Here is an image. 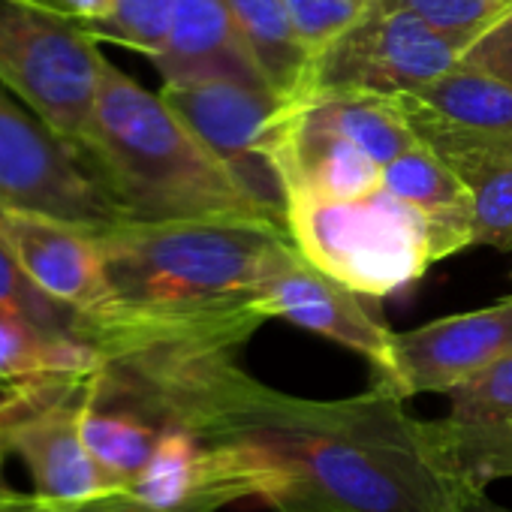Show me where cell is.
Wrapping results in <instances>:
<instances>
[{
	"instance_id": "1",
	"label": "cell",
	"mask_w": 512,
	"mask_h": 512,
	"mask_svg": "<svg viewBox=\"0 0 512 512\" xmlns=\"http://www.w3.org/2000/svg\"><path fill=\"white\" fill-rule=\"evenodd\" d=\"M232 353L133 344L103 356L91 395L244 452L275 512H449L473 491L437 455L428 422L386 386L341 401L296 398L253 380Z\"/></svg>"
},
{
	"instance_id": "2",
	"label": "cell",
	"mask_w": 512,
	"mask_h": 512,
	"mask_svg": "<svg viewBox=\"0 0 512 512\" xmlns=\"http://www.w3.org/2000/svg\"><path fill=\"white\" fill-rule=\"evenodd\" d=\"M115 308L145 326L238 350L266 314L260 287L293 244L272 220L193 217L100 229Z\"/></svg>"
},
{
	"instance_id": "3",
	"label": "cell",
	"mask_w": 512,
	"mask_h": 512,
	"mask_svg": "<svg viewBox=\"0 0 512 512\" xmlns=\"http://www.w3.org/2000/svg\"><path fill=\"white\" fill-rule=\"evenodd\" d=\"M85 151L127 223L193 217L272 220L250 202L163 94L148 91L109 58L100 70Z\"/></svg>"
},
{
	"instance_id": "4",
	"label": "cell",
	"mask_w": 512,
	"mask_h": 512,
	"mask_svg": "<svg viewBox=\"0 0 512 512\" xmlns=\"http://www.w3.org/2000/svg\"><path fill=\"white\" fill-rule=\"evenodd\" d=\"M287 229L305 260L359 296H392L434 263L425 214L383 187L347 202L293 193Z\"/></svg>"
},
{
	"instance_id": "5",
	"label": "cell",
	"mask_w": 512,
	"mask_h": 512,
	"mask_svg": "<svg viewBox=\"0 0 512 512\" xmlns=\"http://www.w3.org/2000/svg\"><path fill=\"white\" fill-rule=\"evenodd\" d=\"M106 55L88 25L46 0H0V85L85 148Z\"/></svg>"
},
{
	"instance_id": "6",
	"label": "cell",
	"mask_w": 512,
	"mask_h": 512,
	"mask_svg": "<svg viewBox=\"0 0 512 512\" xmlns=\"http://www.w3.org/2000/svg\"><path fill=\"white\" fill-rule=\"evenodd\" d=\"M160 94L211 148L250 202L275 223L287 226L281 145L296 100H284L272 88L238 79L163 82Z\"/></svg>"
},
{
	"instance_id": "7",
	"label": "cell",
	"mask_w": 512,
	"mask_h": 512,
	"mask_svg": "<svg viewBox=\"0 0 512 512\" xmlns=\"http://www.w3.org/2000/svg\"><path fill=\"white\" fill-rule=\"evenodd\" d=\"M94 374L37 377L0 389V443L31 473L34 494L79 503L121 491L91 455L82 416Z\"/></svg>"
},
{
	"instance_id": "8",
	"label": "cell",
	"mask_w": 512,
	"mask_h": 512,
	"mask_svg": "<svg viewBox=\"0 0 512 512\" xmlns=\"http://www.w3.org/2000/svg\"><path fill=\"white\" fill-rule=\"evenodd\" d=\"M0 208L43 211L88 229L127 223L85 148L58 136L0 85Z\"/></svg>"
},
{
	"instance_id": "9",
	"label": "cell",
	"mask_w": 512,
	"mask_h": 512,
	"mask_svg": "<svg viewBox=\"0 0 512 512\" xmlns=\"http://www.w3.org/2000/svg\"><path fill=\"white\" fill-rule=\"evenodd\" d=\"M458 58L461 52L413 13L374 4L353 28L314 55L305 97L413 94L452 73Z\"/></svg>"
},
{
	"instance_id": "10",
	"label": "cell",
	"mask_w": 512,
	"mask_h": 512,
	"mask_svg": "<svg viewBox=\"0 0 512 512\" xmlns=\"http://www.w3.org/2000/svg\"><path fill=\"white\" fill-rule=\"evenodd\" d=\"M256 305H260L266 320H287L359 353L371 362L374 383H386L392 377L395 332H389L365 311L359 293L338 284L311 260H305V253L296 244L281 253V260L260 287Z\"/></svg>"
},
{
	"instance_id": "11",
	"label": "cell",
	"mask_w": 512,
	"mask_h": 512,
	"mask_svg": "<svg viewBox=\"0 0 512 512\" xmlns=\"http://www.w3.org/2000/svg\"><path fill=\"white\" fill-rule=\"evenodd\" d=\"M512 353V296L392 335V377L380 386L398 398L440 392Z\"/></svg>"
},
{
	"instance_id": "12",
	"label": "cell",
	"mask_w": 512,
	"mask_h": 512,
	"mask_svg": "<svg viewBox=\"0 0 512 512\" xmlns=\"http://www.w3.org/2000/svg\"><path fill=\"white\" fill-rule=\"evenodd\" d=\"M0 238L28 278L55 302L85 317L115 305L97 229L43 211L0 208Z\"/></svg>"
},
{
	"instance_id": "13",
	"label": "cell",
	"mask_w": 512,
	"mask_h": 512,
	"mask_svg": "<svg viewBox=\"0 0 512 512\" xmlns=\"http://www.w3.org/2000/svg\"><path fill=\"white\" fill-rule=\"evenodd\" d=\"M449 416L428 422L443 464L470 488L512 476V353L446 392Z\"/></svg>"
},
{
	"instance_id": "14",
	"label": "cell",
	"mask_w": 512,
	"mask_h": 512,
	"mask_svg": "<svg viewBox=\"0 0 512 512\" xmlns=\"http://www.w3.org/2000/svg\"><path fill=\"white\" fill-rule=\"evenodd\" d=\"M422 145H473L512 154V85L452 70L413 94L392 97Z\"/></svg>"
},
{
	"instance_id": "15",
	"label": "cell",
	"mask_w": 512,
	"mask_h": 512,
	"mask_svg": "<svg viewBox=\"0 0 512 512\" xmlns=\"http://www.w3.org/2000/svg\"><path fill=\"white\" fill-rule=\"evenodd\" d=\"M281 175L287 184V199L302 193L347 202L365 199L383 187V166L335 130L305 115L299 100L281 145Z\"/></svg>"
},
{
	"instance_id": "16",
	"label": "cell",
	"mask_w": 512,
	"mask_h": 512,
	"mask_svg": "<svg viewBox=\"0 0 512 512\" xmlns=\"http://www.w3.org/2000/svg\"><path fill=\"white\" fill-rule=\"evenodd\" d=\"M172 7V37L154 61L163 82L238 79L269 88L238 37L226 0H172Z\"/></svg>"
},
{
	"instance_id": "17",
	"label": "cell",
	"mask_w": 512,
	"mask_h": 512,
	"mask_svg": "<svg viewBox=\"0 0 512 512\" xmlns=\"http://www.w3.org/2000/svg\"><path fill=\"white\" fill-rule=\"evenodd\" d=\"M383 190L419 208L431 229L434 260L473 244V199L461 178L428 148L413 145L383 169Z\"/></svg>"
},
{
	"instance_id": "18",
	"label": "cell",
	"mask_w": 512,
	"mask_h": 512,
	"mask_svg": "<svg viewBox=\"0 0 512 512\" xmlns=\"http://www.w3.org/2000/svg\"><path fill=\"white\" fill-rule=\"evenodd\" d=\"M226 7L263 82L284 100H302L314 55L299 40L284 0H226Z\"/></svg>"
},
{
	"instance_id": "19",
	"label": "cell",
	"mask_w": 512,
	"mask_h": 512,
	"mask_svg": "<svg viewBox=\"0 0 512 512\" xmlns=\"http://www.w3.org/2000/svg\"><path fill=\"white\" fill-rule=\"evenodd\" d=\"M305 115H311L317 124L335 130L365 154H371L383 169L419 145V136L404 121L392 97L380 94H317L299 100Z\"/></svg>"
},
{
	"instance_id": "20",
	"label": "cell",
	"mask_w": 512,
	"mask_h": 512,
	"mask_svg": "<svg viewBox=\"0 0 512 512\" xmlns=\"http://www.w3.org/2000/svg\"><path fill=\"white\" fill-rule=\"evenodd\" d=\"M431 151L461 178L473 199V244L512 250V154L455 142Z\"/></svg>"
},
{
	"instance_id": "21",
	"label": "cell",
	"mask_w": 512,
	"mask_h": 512,
	"mask_svg": "<svg viewBox=\"0 0 512 512\" xmlns=\"http://www.w3.org/2000/svg\"><path fill=\"white\" fill-rule=\"evenodd\" d=\"M160 431L163 428L148 422L142 413L121 407V404L94 401V395L82 416V434H85L91 455L100 461L106 476L121 491L148 467V461L157 449Z\"/></svg>"
},
{
	"instance_id": "22",
	"label": "cell",
	"mask_w": 512,
	"mask_h": 512,
	"mask_svg": "<svg viewBox=\"0 0 512 512\" xmlns=\"http://www.w3.org/2000/svg\"><path fill=\"white\" fill-rule=\"evenodd\" d=\"M0 317H13L31 323L49 335H82V314L55 302L46 290H40L28 272L19 266L13 250L0 238Z\"/></svg>"
},
{
	"instance_id": "23",
	"label": "cell",
	"mask_w": 512,
	"mask_h": 512,
	"mask_svg": "<svg viewBox=\"0 0 512 512\" xmlns=\"http://www.w3.org/2000/svg\"><path fill=\"white\" fill-rule=\"evenodd\" d=\"M175 7L172 0H112L103 19L85 22L97 40L121 43L151 61H157L172 37Z\"/></svg>"
},
{
	"instance_id": "24",
	"label": "cell",
	"mask_w": 512,
	"mask_h": 512,
	"mask_svg": "<svg viewBox=\"0 0 512 512\" xmlns=\"http://www.w3.org/2000/svg\"><path fill=\"white\" fill-rule=\"evenodd\" d=\"M383 10H404L446 37L458 52L476 43L497 19L512 10V0H374Z\"/></svg>"
},
{
	"instance_id": "25",
	"label": "cell",
	"mask_w": 512,
	"mask_h": 512,
	"mask_svg": "<svg viewBox=\"0 0 512 512\" xmlns=\"http://www.w3.org/2000/svg\"><path fill=\"white\" fill-rule=\"evenodd\" d=\"M284 4L305 49L320 55L374 7V0H284Z\"/></svg>"
},
{
	"instance_id": "26",
	"label": "cell",
	"mask_w": 512,
	"mask_h": 512,
	"mask_svg": "<svg viewBox=\"0 0 512 512\" xmlns=\"http://www.w3.org/2000/svg\"><path fill=\"white\" fill-rule=\"evenodd\" d=\"M458 70L512 85V10L461 52Z\"/></svg>"
},
{
	"instance_id": "27",
	"label": "cell",
	"mask_w": 512,
	"mask_h": 512,
	"mask_svg": "<svg viewBox=\"0 0 512 512\" xmlns=\"http://www.w3.org/2000/svg\"><path fill=\"white\" fill-rule=\"evenodd\" d=\"M7 512H166V509H154V506L124 494V491L94 497V500H79V503H58V500H46L40 494L16 491Z\"/></svg>"
},
{
	"instance_id": "28",
	"label": "cell",
	"mask_w": 512,
	"mask_h": 512,
	"mask_svg": "<svg viewBox=\"0 0 512 512\" xmlns=\"http://www.w3.org/2000/svg\"><path fill=\"white\" fill-rule=\"evenodd\" d=\"M46 4L82 19V22H97L109 13L112 7V0H46Z\"/></svg>"
},
{
	"instance_id": "29",
	"label": "cell",
	"mask_w": 512,
	"mask_h": 512,
	"mask_svg": "<svg viewBox=\"0 0 512 512\" xmlns=\"http://www.w3.org/2000/svg\"><path fill=\"white\" fill-rule=\"evenodd\" d=\"M449 512H512V509L494 503V500L485 494V488H473V491H467Z\"/></svg>"
},
{
	"instance_id": "30",
	"label": "cell",
	"mask_w": 512,
	"mask_h": 512,
	"mask_svg": "<svg viewBox=\"0 0 512 512\" xmlns=\"http://www.w3.org/2000/svg\"><path fill=\"white\" fill-rule=\"evenodd\" d=\"M4 458H7V449H4V443H0V512H7V506L16 497V488H10L4 479Z\"/></svg>"
},
{
	"instance_id": "31",
	"label": "cell",
	"mask_w": 512,
	"mask_h": 512,
	"mask_svg": "<svg viewBox=\"0 0 512 512\" xmlns=\"http://www.w3.org/2000/svg\"><path fill=\"white\" fill-rule=\"evenodd\" d=\"M0 389H4V383H0Z\"/></svg>"
}]
</instances>
